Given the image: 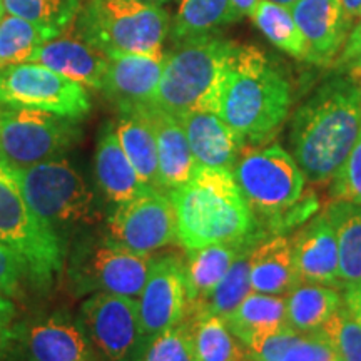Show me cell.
Masks as SVG:
<instances>
[{"mask_svg": "<svg viewBox=\"0 0 361 361\" xmlns=\"http://www.w3.org/2000/svg\"><path fill=\"white\" fill-rule=\"evenodd\" d=\"M361 129V87L348 78L328 80L298 109L291 124L293 157L311 184H329Z\"/></svg>", "mask_w": 361, "mask_h": 361, "instance_id": "6da1fadb", "label": "cell"}, {"mask_svg": "<svg viewBox=\"0 0 361 361\" xmlns=\"http://www.w3.org/2000/svg\"><path fill=\"white\" fill-rule=\"evenodd\" d=\"M290 84L256 45H231L216 114L246 142H263L286 119Z\"/></svg>", "mask_w": 361, "mask_h": 361, "instance_id": "7a4b0ae2", "label": "cell"}, {"mask_svg": "<svg viewBox=\"0 0 361 361\" xmlns=\"http://www.w3.org/2000/svg\"><path fill=\"white\" fill-rule=\"evenodd\" d=\"M168 194L174 206L178 241L186 251L259 234L233 171L200 166L186 184Z\"/></svg>", "mask_w": 361, "mask_h": 361, "instance_id": "3957f363", "label": "cell"}, {"mask_svg": "<svg viewBox=\"0 0 361 361\" xmlns=\"http://www.w3.org/2000/svg\"><path fill=\"white\" fill-rule=\"evenodd\" d=\"M231 40L207 34L180 40L166 56L152 106L180 117L192 111L216 112L218 90Z\"/></svg>", "mask_w": 361, "mask_h": 361, "instance_id": "277c9868", "label": "cell"}, {"mask_svg": "<svg viewBox=\"0 0 361 361\" xmlns=\"http://www.w3.org/2000/svg\"><path fill=\"white\" fill-rule=\"evenodd\" d=\"M72 30L106 56L162 54L169 16L139 0H84Z\"/></svg>", "mask_w": 361, "mask_h": 361, "instance_id": "5b68a950", "label": "cell"}, {"mask_svg": "<svg viewBox=\"0 0 361 361\" xmlns=\"http://www.w3.org/2000/svg\"><path fill=\"white\" fill-rule=\"evenodd\" d=\"M0 243L24 261L27 278L49 286L62 271L64 243L27 204L12 168L0 159Z\"/></svg>", "mask_w": 361, "mask_h": 361, "instance_id": "8992f818", "label": "cell"}, {"mask_svg": "<svg viewBox=\"0 0 361 361\" xmlns=\"http://www.w3.org/2000/svg\"><path fill=\"white\" fill-rule=\"evenodd\" d=\"M233 176L252 214L271 223H295L306 179L290 152L278 144L243 151Z\"/></svg>", "mask_w": 361, "mask_h": 361, "instance_id": "52a82bcc", "label": "cell"}, {"mask_svg": "<svg viewBox=\"0 0 361 361\" xmlns=\"http://www.w3.org/2000/svg\"><path fill=\"white\" fill-rule=\"evenodd\" d=\"M12 173L30 209L52 226L57 234L64 228L94 224L97 221L94 192L64 157L30 168H12Z\"/></svg>", "mask_w": 361, "mask_h": 361, "instance_id": "ba28073f", "label": "cell"}, {"mask_svg": "<svg viewBox=\"0 0 361 361\" xmlns=\"http://www.w3.org/2000/svg\"><path fill=\"white\" fill-rule=\"evenodd\" d=\"M152 263L151 255L130 251L107 234L79 241L72 252L69 271L80 295L109 293L137 300Z\"/></svg>", "mask_w": 361, "mask_h": 361, "instance_id": "9c48e42d", "label": "cell"}, {"mask_svg": "<svg viewBox=\"0 0 361 361\" xmlns=\"http://www.w3.org/2000/svg\"><path fill=\"white\" fill-rule=\"evenodd\" d=\"M78 121L47 111L0 106V159L22 169L62 157L80 139Z\"/></svg>", "mask_w": 361, "mask_h": 361, "instance_id": "30bf717a", "label": "cell"}, {"mask_svg": "<svg viewBox=\"0 0 361 361\" xmlns=\"http://www.w3.org/2000/svg\"><path fill=\"white\" fill-rule=\"evenodd\" d=\"M0 106L27 107L82 119L90 101L84 85L35 62L0 69Z\"/></svg>", "mask_w": 361, "mask_h": 361, "instance_id": "8fae6325", "label": "cell"}, {"mask_svg": "<svg viewBox=\"0 0 361 361\" xmlns=\"http://www.w3.org/2000/svg\"><path fill=\"white\" fill-rule=\"evenodd\" d=\"M79 324L97 361H139L146 350L133 298L96 293L82 303Z\"/></svg>", "mask_w": 361, "mask_h": 361, "instance_id": "7c38bea8", "label": "cell"}, {"mask_svg": "<svg viewBox=\"0 0 361 361\" xmlns=\"http://www.w3.org/2000/svg\"><path fill=\"white\" fill-rule=\"evenodd\" d=\"M109 236L130 251L151 255L178 239L174 206L169 194L147 191L119 202L107 221Z\"/></svg>", "mask_w": 361, "mask_h": 361, "instance_id": "4fadbf2b", "label": "cell"}, {"mask_svg": "<svg viewBox=\"0 0 361 361\" xmlns=\"http://www.w3.org/2000/svg\"><path fill=\"white\" fill-rule=\"evenodd\" d=\"M139 319L146 345L152 338L186 318V269L178 256L154 259L141 296Z\"/></svg>", "mask_w": 361, "mask_h": 361, "instance_id": "5bb4252c", "label": "cell"}, {"mask_svg": "<svg viewBox=\"0 0 361 361\" xmlns=\"http://www.w3.org/2000/svg\"><path fill=\"white\" fill-rule=\"evenodd\" d=\"M164 62V52L111 56L101 90L121 112L152 106Z\"/></svg>", "mask_w": 361, "mask_h": 361, "instance_id": "9a60e30c", "label": "cell"}, {"mask_svg": "<svg viewBox=\"0 0 361 361\" xmlns=\"http://www.w3.org/2000/svg\"><path fill=\"white\" fill-rule=\"evenodd\" d=\"M29 62L42 64L74 82L101 90L109 56L85 42L69 25L57 37L40 45Z\"/></svg>", "mask_w": 361, "mask_h": 361, "instance_id": "2e32d148", "label": "cell"}, {"mask_svg": "<svg viewBox=\"0 0 361 361\" xmlns=\"http://www.w3.org/2000/svg\"><path fill=\"white\" fill-rule=\"evenodd\" d=\"M291 13L308 44V62L333 64L350 34L343 22L340 0H298Z\"/></svg>", "mask_w": 361, "mask_h": 361, "instance_id": "e0dca14e", "label": "cell"}, {"mask_svg": "<svg viewBox=\"0 0 361 361\" xmlns=\"http://www.w3.org/2000/svg\"><path fill=\"white\" fill-rule=\"evenodd\" d=\"M291 241L301 283H341L338 239L326 213L311 219Z\"/></svg>", "mask_w": 361, "mask_h": 361, "instance_id": "ac0fdd59", "label": "cell"}, {"mask_svg": "<svg viewBox=\"0 0 361 361\" xmlns=\"http://www.w3.org/2000/svg\"><path fill=\"white\" fill-rule=\"evenodd\" d=\"M151 124L156 137L159 183L162 191H171L186 184L200 164L194 159L188 135L178 117L156 106L139 107Z\"/></svg>", "mask_w": 361, "mask_h": 361, "instance_id": "d6986e66", "label": "cell"}, {"mask_svg": "<svg viewBox=\"0 0 361 361\" xmlns=\"http://www.w3.org/2000/svg\"><path fill=\"white\" fill-rule=\"evenodd\" d=\"M27 361H97L80 324L66 316L35 322L22 335Z\"/></svg>", "mask_w": 361, "mask_h": 361, "instance_id": "ffe728a7", "label": "cell"}, {"mask_svg": "<svg viewBox=\"0 0 361 361\" xmlns=\"http://www.w3.org/2000/svg\"><path fill=\"white\" fill-rule=\"evenodd\" d=\"M178 119L183 124L197 164L233 171L245 151V141L216 112L192 111Z\"/></svg>", "mask_w": 361, "mask_h": 361, "instance_id": "44dd1931", "label": "cell"}, {"mask_svg": "<svg viewBox=\"0 0 361 361\" xmlns=\"http://www.w3.org/2000/svg\"><path fill=\"white\" fill-rule=\"evenodd\" d=\"M250 283L252 291L279 296H286L301 283L290 238L274 236L252 247Z\"/></svg>", "mask_w": 361, "mask_h": 361, "instance_id": "7402d4cb", "label": "cell"}, {"mask_svg": "<svg viewBox=\"0 0 361 361\" xmlns=\"http://www.w3.org/2000/svg\"><path fill=\"white\" fill-rule=\"evenodd\" d=\"M96 178L101 191L107 200L116 202H126L134 197L142 196L147 191H152L147 184H144L124 149L117 141L114 128L107 124L99 137L96 149Z\"/></svg>", "mask_w": 361, "mask_h": 361, "instance_id": "603a6c76", "label": "cell"}, {"mask_svg": "<svg viewBox=\"0 0 361 361\" xmlns=\"http://www.w3.org/2000/svg\"><path fill=\"white\" fill-rule=\"evenodd\" d=\"M259 234L238 243H218L200 250L188 251V263H184L186 269V293H188V311L204 301L209 293L221 283L229 268L241 251L250 243L259 241ZM186 311V314H188Z\"/></svg>", "mask_w": 361, "mask_h": 361, "instance_id": "cb8c5ba5", "label": "cell"}, {"mask_svg": "<svg viewBox=\"0 0 361 361\" xmlns=\"http://www.w3.org/2000/svg\"><path fill=\"white\" fill-rule=\"evenodd\" d=\"M247 350L255 361H341L323 328L301 333L286 326L255 341Z\"/></svg>", "mask_w": 361, "mask_h": 361, "instance_id": "d4e9b609", "label": "cell"}, {"mask_svg": "<svg viewBox=\"0 0 361 361\" xmlns=\"http://www.w3.org/2000/svg\"><path fill=\"white\" fill-rule=\"evenodd\" d=\"M231 331L246 346L288 326L286 296L250 291L231 314L226 316Z\"/></svg>", "mask_w": 361, "mask_h": 361, "instance_id": "484cf974", "label": "cell"}, {"mask_svg": "<svg viewBox=\"0 0 361 361\" xmlns=\"http://www.w3.org/2000/svg\"><path fill=\"white\" fill-rule=\"evenodd\" d=\"M114 133L142 183L156 191H162L156 137L142 109L121 112Z\"/></svg>", "mask_w": 361, "mask_h": 361, "instance_id": "4316f807", "label": "cell"}, {"mask_svg": "<svg viewBox=\"0 0 361 361\" xmlns=\"http://www.w3.org/2000/svg\"><path fill=\"white\" fill-rule=\"evenodd\" d=\"M184 319L191 329L197 361H251L247 346L234 335L223 316L196 313Z\"/></svg>", "mask_w": 361, "mask_h": 361, "instance_id": "83f0119b", "label": "cell"}, {"mask_svg": "<svg viewBox=\"0 0 361 361\" xmlns=\"http://www.w3.org/2000/svg\"><path fill=\"white\" fill-rule=\"evenodd\" d=\"M343 305L340 291L324 284L300 283L286 295V322L296 331L319 329Z\"/></svg>", "mask_w": 361, "mask_h": 361, "instance_id": "f1b7e54d", "label": "cell"}, {"mask_svg": "<svg viewBox=\"0 0 361 361\" xmlns=\"http://www.w3.org/2000/svg\"><path fill=\"white\" fill-rule=\"evenodd\" d=\"M233 0H180L173 25V37L186 40L213 34L219 27L243 19Z\"/></svg>", "mask_w": 361, "mask_h": 361, "instance_id": "f546056e", "label": "cell"}, {"mask_svg": "<svg viewBox=\"0 0 361 361\" xmlns=\"http://www.w3.org/2000/svg\"><path fill=\"white\" fill-rule=\"evenodd\" d=\"M338 239L340 281L353 284L361 281V204L333 201L326 211Z\"/></svg>", "mask_w": 361, "mask_h": 361, "instance_id": "4dcf8cb0", "label": "cell"}, {"mask_svg": "<svg viewBox=\"0 0 361 361\" xmlns=\"http://www.w3.org/2000/svg\"><path fill=\"white\" fill-rule=\"evenodd\" d=\"M250 17L271 44L288 56L308 61V44L298 27L291 8L271 0H258Z\"/></svg>", "mask_w": 361, "mask_h": 361, "instance_id": "1f68e13d", "label": "cell"}, {"mask_svg": "<svg viewBox=\"0 0 361 361\" xmlns=\"http://www.w3.org/2000/svg\"><path fill=\"white\" fill-rule=\"evenodd\" d=\"M261 241V239H259ZM259 241L250 243L241 255L238 256L231 268H229L226 276L221 279V283L209 293V296L200 305L194 306L192 310L188 311V314L196 313H207V314H218L226 318L231 314L236 306L245 300L247 293L251 291L250 283V255L251 250L258 245Z\"/></svg>", "mask_w": 361, "mask_h": 361, "instance_id": "d6a6232c", "label": "cell"}, {"mask_svg": "<svg viewBox=\"0 0 361 361\" xmlns=\"http://www.w3.org/2000/svg\"><path fill=\"white\" fill-rule=\"evenodd\" d=\"M84 0H2L4 8L57 37L72 24Z\"/></svg>", "mask_w": 361, "mask_h": 361, "instance_id": "836d02e7", "label": "cell"}, {"mask_svg": "<svg viewBox=\"0 0 361 361\" xmlns=\"http://www.w3.org/2000/svg\"><path fill=\"white\" fill-rule=\"evenodd\" d=\"M52 37L32 22L17 16H4L0 20V69L29 62L34 52Z\"/></svg>", "mask_w": 361, "mask_h": 361, "instance_id": "e575fe53", "label": "cell"}, {"mask_svg": "<svg viewBox=\"0 0 361 361\" xmlns=\"http://www.w3.org/2000/svg\"><path fill=\"white\" fill-rule=\"evenodd\" d=\"M139 361H197L186 319L152 338Z\"/></svg>", "mask_w": 361, "mask_h": 361, "instance_id": "d590c367", "label": "cell"}, {"mask_svg": "<svg viewBox=\"0 0 361 361\" xmlns=\"http://www.w3.org/2000/svg\"><path fill=\"white\" fill-rule=\"evenodd\" d=\"M331 338L341 361H361V324L341 305L322 326Z\"/></svg>", "mask_w": 361, "mask_h": 361, "instance_id": "8d00e7d4", "label": "cell"}, {"mask_svg": "<svg viewBox=\"0 0 361 361\" xmlns=\"http://www.w3.org/2000/svg\"><path fill=\"white\" fill-rule=\"evenodd\" d=\"M331 196L335 201L361 204V129L350 156L331 180Z\"/></svg>", "mask_w": 361, "mask_h": 361, "instance_id": "74e56055", "label": "cell"}, {"mask_svg": "<svg viewBox=\"0 0 361 361\" xmlns=\"http://www.w3.org/2000/svg\"><path fill=\"white\" fill-rule=\"evenodd\" d=\"M24 276H27L24 261L0 243V295H16Z\"/></svg>", "mask_w": 361, "mask_h": 361, "instance_id": "f35d334b", "label": "cell"}, {"mask_svg": "<svg viewBox=\"0 0 361 361\" xmlns=\"http://www.w3.org/2000/svg\"><path fill=\"white\" fill-rule=\"evenodd\" d=\"M16 308L6 295H0V356L7 350L8 341L12 338V322Z\"/></svg>", "mask_w": 361, "mask_h": 361, "instance_id": "ab89813d", "label": "cell"}, {"mask_svg": "<svg viewBox=\"0 0 361 361\" xmlns=\"http://www.w3.org/2000/svg\"><path fill=\"white\" fill-rule=\"evenodd\" d=\"M341 296L345 308L361 324V281L345 284V291H343Z\"/></svg>", "mask_w": 361, "mask_h": 361, "instance_id": "60d3db41", "label": "cell"}, {"mask_svg": "<svg viewBox=\"0 0 361 361\" xmlns=\"http://www.w3.org/2000/svg\"><path fill=\"white\" fill-rule=\"evenodd\" d=\"M360 47H361V16H360V20L356 22V25L351 29V32L348 34V39H346L345 45H343L340 56L336 57L335 66L340 67L341 64H345L350 57H353L355 54L358 52Z\"/></svg>", "mask_w": 361, "mask_h": 361, "instance_id": "b9f144b4", "label": "cell"}, {"mask_svg": "<svg viewBox=\"0 0 361 361\" xmlns=\"http://www.w3.org/2000/svg\"><path fill=\"white\" fill-rule=\"evenodd\" d=\"M341 16L348 32L356 25L361 16V0H340Z\"/></svg>", "mask_w": 361, "mask_h": 361, "instance_id": "7bdbcfd3", "label": "cell"}, {"mask_svg": "<svg viewBox=\"0 0 361 361\" xmlns=\"http://www.w3.org/2000/svg\"><path fill=\"white\" fill-rule=\"evenodd\" d=\"M338 69L345 72L346 78L351 79L355 84H358L361 87V47L353 57H350L348 61H346L345 64H341Z\"/></svg>", "mask_w": 361, "mask_h": 361, "instance_id": "ee69618b", "label": "cell"}, {"mask_svg": "<svg viewBox=\"0 0 361 361\" xmlns=\"http://www.w3.org/2000/svg\"><path fill=\"white\" fill-rule=\"evenodd\" d=\"M233 2L234 6L243 12V16H250L252 8H255L256 4H258V0H233Z\"/></svg>", "mask_w": 361, "mask_h": 361, "instance_id": "f6af8a7d", "label": "cell"}, {"mask_svg": "<svg viewBox=\"0 0 361 361\" xmlns=\"http://www.w3.org/2000/svg\"><path fill=\"white\" fill-rule=\"evenodd\" d=\"M271 2H274V4H279V6H284V7L291 8V7L295 6V4L298 2V0H271Z\"/></svg>", "mask_w": 361, "mask_h": 361, "instance_id": "bcb514c9", "label": "cell"}, {"mask_svg": "<svg viewBox=\"0 0 361 361\" xmlns=\"http://www.w3.org/2000/svg\"><path fill=\"white\" fill-rule=\"evenodd\" d=\"M139 2H144V4H152V6H161V4L171 2V0H139Z\"/></svg>", "mask_w": 361, "mask_h": 361, "instance_id": "7dc6e473", "label": "cell"}, {"mask_svg": "<svg viewBox=\"0 0 361 361\" xmlns=\"http://www.w3.org/2000/svg\"><path fill=\"white\" fill-rule=\"evenodd\" d=\"M4 11H6V8H4L2 0H0V20H2V17H4Z\"/></svg>", "mask_w": 361, "mask_h": 361, "instance_id": "c3c4849f", "label": "cell"}, {"mask_svg": "<svg viewBox=\"0 0 361 361\" xmlns=\"http://www.w3.org/2000/svg\"><path fill=\"white\" fill-rule=\"evenodd\" d=\"M251 361H255V360H251Z\"/></svg>", "mask_w": 361, "mask_h": 361, "instance_id": "681fc988", "label": "cell"}]
</instances>
